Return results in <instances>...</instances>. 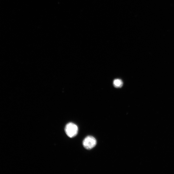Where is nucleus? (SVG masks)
<instances>
[{"label": "nucleus", "instance_id": "1", "mask_svg": "<svg viewBox=\"0 0 174 174\" xmlns=\"http://www.w3.org/2000/svg\"><path fill=\"white\" fill-rule=\"evenodd\" d=\"M65 131L69 137L73 138L76 136L78 133V128L75 124L70 122L66 126Z\"/></svg>", "mask_w": 174, "mask_h": 174}, {"label": "nucleus", "instance_id": "3", "mask_svg": "<svg viewBox=\"0 0 174 174\" xmlns=\"http://www.w3.org/2000/svg\"><path fill=\"white\" fill-rule=\"evenodd\" d=\"M113 84L114 87L117 88H120L122 86V85H123V83L121 79H116L113 82Z\"/></svg>", "mask_w": 174, "mask_h": 174}, {"label": "nucleus", "instance_id": "2", "mask_svg": "<svg viewBox=\"0 0 174 174\" xmlns=\"http://www.w3.org/2000/svg\"><path fill=\"white\" fill-rule=\"evenodd\" d=\"M96 140L93 137L89 136L84 139L83 145L84 147L87 150H90L94 147L96 145Z\"/></svg>", "mask_w": 174, "mask_h": 174}]
</instances>
